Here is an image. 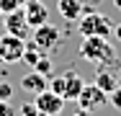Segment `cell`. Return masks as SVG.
<instances>
[{"label":"cell","mask_w":121,"mask_h":116,"mask_svg":"<svg viewBox=\"0 0 121 116\" xmlns=\"http://www.w3.org/2000/svg\"><path fill=\"white\" fill-rule=\"evenodd\" d=\"M82 3H98V0H82Z\"/></svg>","instance_id":"obj_23"},{"label":"cell","mask_w":121,"mask_h":116,"mask_svg":"<svg viewBox=\"0 0 121 116\" xmlns=\"http://www.w3.org/2000/svg\"><path fill=\"white\" fill-rule=\"evenodd\" d=\"M31 41L39 46L44 54H52L54 49L62 46V31H59V26H52L47 21V23H41V26L34 28V39Z\"/></svg>","instance_id":"obj_4"},{"label":"cell","mask_w":121,"mask_h":116,"mask_svg":"<svg viewBox=\"0 0 121 116\" xmlns=\"http://www.w3.org/2000/svg\"><path fill=\"white\" fill-rule=\"evenodd\" d=\"M44 88H49V77H44V75H39L36 70H31V72H26L23 77H21V90L26 93H41Z\"/></svg>","instance_id":"obj_11"},{"label":"cell","mask_w":121,"mask_h":116,"mask_svg":"<svg viewBox=\"0 0 121 116\" xmlns=\"http://www.w3.org/2000/svg\"><path fill=\"white\" fill-rule=\"evenodd\" d=\"M88 8H90V5H85L82 0H57V10H59V16L67 23H77L80 16H82Z\"/></svg>","instance_id":"obj_10"},{"label":"cell","mask_w":121,"mask_h":116,"mask_svg":"<svg viewBox=\"0 0 121 116\" xmlns=\"http://www.w3.org/2000/svg\"><path fill=\"white\" fill-rule=\"evenodd\" d=\"M113 36L121 41V23H113Z\"/></svg>","instance_id":"obj_20"},{"label":"cell","mask_w":121,"mask_h":116,"mask_svg":"<svg viewBox=\"0 0 121 116\" xmlns=\"http://www.w3.org/2000/svg\"><path fill=\"white\" fill-rule=\"evenodd\" d=\"M65 103L67 101L62 95H57V93L49 90V88H44L41 93L34 95V106L39 108V116H59L65 111Z\"/></svg>","instance_id":"obj_6"},{"label":"cell","mask_w":121,"mask_h":116,"mask_svg":"<svg viewBox=\"0 0 121 116\" xmlns=\"http://www.w3.org/2000/svg\"><path fill=\"white\" fill-rule=\"evenodd\" d=\"M3 26H5V34L21 36V39H26V36H28V31H31V26L26 23L23 8H18V10H13V13H5V18H3Z\"/></svg>","instance_id":"obj_9"},{"label":"cell","mask_w":121,"mask_h":116,"mask_svg":"<svg viewBox=\"0 0 121 116\" xmlns=\"http://www.w3.org/2000/svg\"><path fill=\"white\" fill-rule=\"evenodd\" d=\"M80 57L98 65V67H103V65H113L116 62V49L103 36H85V41L80 46Z\"/></svg>","instance_id":"obj_1"},{"label":"cell","mask_w":121,"mask_h":116,"mask_svg":"<svg viewBox=\"0 0 121 116\" xmlns=\"http://www.w3.org/2000/svg\"><path fill=\"white\" fill-rule=\"evenodd\" d=\"M41 54H44V52L34 44V41H26V46H23V57H21V59H23L28 67H34V65L39 62V57H41Z\"/></svg>","instance_id":"obj_13"},{"label":"cell","mask_w":121,"mask_h":116,"mask_svg":"<svg viewBox=\"0 0 121 116\" xmlns=\"http://www.w3.org/2000/svg\"><path fill=\"white\" fill-rule=\"evenodd\" d=\"M72 116H90V111H85V108H77Z\"/></svg>","instance_id":"obj_21"},{"label":"cell","mask_w":121,"mask_h":116,"mask_svg":"<svg viewBox=\"0 0 121 116\" xmlns=\"http://www.w3.org/2000/svg\"><path fill=\"white\" fill-rule=\"evenodd\" d=\"M108 103H113L116 108H121V88H116L113 93H108Z\"/></svg>","instance_id":"obj_19"},{"label":"cell","mask_w":121,"mask_h":116,"mask_svg":"<svg viewBox=\"0 0 121 116\" xmlns=\"http://www.w3.org/2000/svg\"><path fill=\"white\" fill-rule=\"evenodd\" d=\"M113 8H116V10L121 13V0H113Z\"/></svg>","instance_id":"obj_22"},{"label":"cell","mask_w":121,"mask_h":116,"mask_svg":"<svg viewBox=\"0 0 121 116\" xmlns=\"http://www.w3.org/2000/svg\"><path fill=\"white\" fill-rule=\"evenodd\" d=\"M23 5V0H0V13L5 16V13H13V10H18Z\"/></svg>","instance_id":"obj_15"},{"label":"cell","mask_w":121,"mask_h":116,"mask_svg":"<svg viewBox=\"0 0 121 116\" xmlns=\"http://www.w3.org/2000/svg\"><path fill=\"white\" fill-rule=\"evenodd\" d=\"M108 106V93H103L95 83H85L82 90L77 95V108H85V111H100Z\"/></svg>","instance_id":"obj_5"},{"label":"cell","mask_w":121,"mask_h":116,"mask_svg":"<svg viewBox=\"0 0 121 116\" xmlns=\"http://www.w3.org/2000/svg\"><path fill=\"white\" fill-rule=\"evenodd\" d=\"M34 70H36V72H39V75H44V77H49V75H52V59H49V54H41V57H39V62H36V65H34Z\"/></svg>","instance_id":"obj_14"},{"label":"cell","mask_w":121,"mask_h":116,"mask_svg":"<svg viewBox=\"0 0 121 116\" xmlns=\"http://www.w3.org/2000/svg\"><path fill=\"white\" fill-rule=\"evenodd\" d=\"M0 16H3V13H0Z\"/></svg>","instance_id":"obj_24"},{"label":"cell","mask_w":121,"mask_h":116,"mask_svg":"<svg viewBox=\"0 0 121 116\" xmlns=\"http://www.w3.org/2000/svg\"><path fill=\"white\" fill-rule=\"evenodd\" d=\"M23 46L26 39L21 36H13V34H5L0 39V65H13L23 57Z\"/></svg>","instance_id":"obj_7"},{"label":"cell","mask_w":121,"mask_h":116,"mask_svg":"<svg viewBox=\"0 0 121 116\" xmlns=\"http://www.w3.org/2000/svg\"><path fill=\"white\" fill-rule=\"evenodd\" d=\"M10 95H13V85L0 80V101H10Z\"/></svg>","instance_id":"obj_17"},{"label":"cell","mask_w":121,"mask_h":116,"mask_svg":"<svg viewBox=\"0 0 121 116\" xmlns=\"http://www.w3.org/2000/svg\"><path fill=\"white\" fill-rule=\"evenodd\" d=\"M0 116H18V114H16V108L8 101H0Z\"/></svg>","instance_id":"obj_18"},{"label":"cell","mask_w":121,"mask_h":116,"mask_svg":"<svg viewBox=\"0 0 121 116\" xmlns=\"http://www.w3.org/2000/svg\"><path fill=\"white\" fill-rule=\"evenodd\" d=\"M18 116H39V108L34 106V101H31V103H23V106L18 108Z\"/></svg>","instance_id":"obj_16"},{"label":"cell","mask_w":121,"mask_h":116,"mask_svg":"<svg viewBox=\"0 0 121 116\" xmlns=\"http://www.w3.org/2000/svg\"><path fill=\"white\" fill-rule=\"evenodd\" d=\"M82 85H85V80H82L80 72H75V70H65L62 75H54V77L49 80V90H54L57 95H62L65 101H77Z\"/></svg>","instance_id":"obj_3"},{"label":"cell","mask_w":121,"mask_h":116,"mask_svg":"<svg viewBox=\"0 0 121 116\" xmlns=\"http://www.w3.org/2000/svg\"><path fill=\"white\" fill-rule=\"evenodd\" d=\"M95 85L103 93H113L119 88V77H116L113 70H108V65H103V67H98V72H95Z\"/></svg>","instance_id":"obj_12"},{"label":"cell","mask_w":121,"mask_h":116,"mask_svg":"<svg viewBox=\"0 0 121 116\" xmlns=\"http://www.w3.org/2000/svg\"><path fill=\"white\" fill-rule=\"evenodd\" d=\"M21 8H23L26 23H28L31 28H36V26H41V23L49 21V10H47V5H44L41 0H26Z\"/></svg>","instance_id":"obj_8"},{"label":"cell","mask_w":121,"mask_h":116,"mask_svg":"<svg viewBox=\"0 0 121 116\" xmlns=\"http://www.w3.org/2000/svg\"><path fill=\"white\" fill-rule=\"evenodd\" d=\"M77 31L82 34V39L85 36H103V39H108L113 34V21L106 13H98V10L88 8L80 16V21H77Z\"/></svg>","instance_id":"obj_2"}]
</instances>
